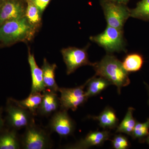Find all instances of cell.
Masks as SVG:
<instances>
[{"mask_svg": "<svg viewBox=\"0 0 149 149\" xmlns=\"http://www.w3.org/2000/svg\"><path fill=\"white\" fill-rule=\"evenodd\" d=\"M93 66L96 76L103 77L111 85H115L119 94L121 88L130 84L128 72L124 69L122 62L114 56L107 54L100 61L94 63Z\"/></svg>", "mask_w": 149, "mask_h": 149, "instance_id": "obj_1", "label": "cell"}, {"mask_svg": "<svg viewBox=\"0 0 149 149\" xmlns=\"http://www.w3.org/2000/svg\"><path fill=\"white\" fill-rule=\"evenodd\" d=\"M34 29L25 16L5 22L0 26V45L8 46L29 39Z\"/></svg>", "mask_w": 149, "mask_h": 149, "instance_id": "obj_2", "label": "cell"}, {"mask_svg": "<svg viewBox=\"0 0 149 149\" xmlns=\"http://www.w3.org/2000/svg\"><path fill=\"white\" fill-rule=\"evenodd\" d=\"M90 40L109 53L126 51L123 29L107 25L103 32L92 36Z\"/></svg>", "mask_w": 149, "mask_h": 149, "instance_id": "obj_3", "label": "cell"}, {"mask_svg": "<svg viewBox=\"0 0 149 149\" xmlns=\"http://www.w3.org/2000/svg\"><path fill=\"white\" fill-rule=\"evenodd\" d=\"M20 139L22 147L24 149H50L52 147L49 133L35 122L25 128Z\"/></svg>", "mask_w": 149, "mask_h": 149, "instance_id": "obj_4", "label": "cell"}, {"mask_svg": "<svg viewBox=\"0 0 149 149\" xmlns=\"http://www.w3.org/2000/svg\"><path fill=\"white\" fill-rule=\"evenodd\" d=\"M6 111L7 115L5 121L11 129L20 130L35 122L34 115L28 110L17 104L10 98L7 102Z\"/></svg>", "mask_w": 149, "mask_h": 149, "instance_id": "obj_5", "label": "cell"}, {"mask_svg": "<svg viewBox=\"0 0 149 149\" xmlns=\"http://www.w3.org/2000/svg\"><path fill=\"white\" fill-rule=\"evenodd\" d=\"M108 26L123 29V26L130 17V9L126 5L108 0L101 3Z\"/></svg>", "mask_w": 149, "mask_h": 149, "instance_id": "obj_6", "label": "cell"}, {"mask_svg": "<svg viewBox=\"0 0 149 149\" xmlns=\"http://www.w3.org/2000/svg\"><path fill=\"white\" fill-rule=\"evenodd\" d=\"M88 80L85 84L74 88H59L60 109L68 111L71 109L75 111L81 105L88 100L84 91V88L88 84Z\"/></svg>", "mask_w": 149, "mask_h": 149, "instance_id": "obj_7", "label": "cell"}, {"mask_svg": "<svg viewBox=\"0 0 149 149\" xmlns=\"http://www.w3.org/2000/svg\"><path fill=\"white\" fill-rule=\"evenodd\" d=\"M63 61L66 66L67 74H70L84 65L93 66L94 63L89 61L86 48L80 49L74 47L64 48L61 51Z\"/></svg>", "mask_w": 149, "mask_h": 149, "instance_id": "obj_8", "label": "cell"}, {"mask_svg": "<svg viewBox=\"0 0 149 149\" xmlns=\"http://www.w3.org/2000/svg\"><path fill=\"white\" fill-rule=\"evenodd\" d=\"M67 111L60 109L53 114L49 123V128L51 132L57 133L62 137L72 135L75 128L74 121Z\"/></svg>", "mask_w": 149, "mask_h": 149, "instance_id": "obj_9", "label": "cell"}, {"mask_svg": "<svg viewBox=\"0 0 149 149\" xmlns=\"http://www.w3.org/2000/svg\"><path fill=\"white\" fill-rule=\"evenodd\" d=\"M23 5L18 0H5L0 6V26L6 22L24 16Z\"/></svg>", "mask_w": 149, "mask_h": 149, "instance_id": "obj_10", "label": "cell"}, {"mask_svg": "<svg viewBox=\"0 0 149 149\" xmlns=\"http://www.w3.org/2000/svg\"><path fill=\"white\" fill-rule=\"evenodd\" d=\"M110 132L107 130L91 131L84 139L77 143L68 145L64 148L69 149H85L95 146H101L106 141L109 140Z\"/></svg>", "mask_w": 149, "mask_h": 149, "instance_id": "obj_11", "label": "cell"}, {"mask_svg": "<svg viewBox=\"0 0 149 149\" xmlns=\"http://www.w3.org/2000/svg\"><path fill=\"white\" fill-rule=\"evenodd\" d=\"M56 93L47 89L43 92L42 100L37 110V114L48 117L59 110L60 100Z\"/></svg>", "mask_w": 149, "mask_h": 149, "instance_id": "obj_12", "label": "cell"}, {"mask_svg": "<svg viewBox=\"0 0 149 149\" xmlns=\"http://www.w3.org/2000/svg\"><path fill=\"white\" fill-rule=\"evenodd\" d=\"M28 60L32 77L31 93H43L46 88L43 80L42 70L37 65L34 54H31L29 50L28 52Z\"/></svg>", "mask_w": 149, "mask_h": 149, "instance_id": "obj_13", "label": "cell"}, {"mask_svg": "<svg viewBox=\"0 0 149 149\" xmlns=\"http://www.w3.org/2000/svg\"><path fill=\"white\" fill-rule=\"evenodd\" d=\"M21 148V139L17 130L4 128L0 133V149H19Z\"/></svg>", "mask_w": 149, "mask_h": 149, "instance_id": "obj_14", "label": "cell"}, {"mask_svg": "<svg viewBox=\"0 0 149 149\" xmlns=\"http://www.w3.org/2000/svg\"><path fill=\"white\" fill-rule=\"evenodd\" d=\"M56 67V65L49 63L45 58L41 68L43 71V80L46 89L55 93L58 92L59 88L56 82L55 76Z\"/></svg>", "mask_w": 149, "mask_h": 149, "instance_id": "obj_15", "label": "cell"}, {"mask_svg": "<svg viewBox=\"0 0 149 149\" xmlns=\"http://www.w3.org/2000/svg\"><path fill=\"white\" fill-rule=\"evenodd\" d=\"M42 93H30L29 96L22 100H17L10 98L11 100L19 106L28 110L34 116L37 114V110L42 102L43 98Z\"/></svg>", "mask_w": 149, "mask_h": 149, "instance_id": "obj_16", "label": "cell"}, {"mask_svg": "<svg viewBox=\"0 0 149 149\" xmlns=\"http://www.w3.org/2000/svg\"><path fill=\"white\" fill-rule=\"evenodd\" d=\"M94 120H98L99 125L104 129H113L117 127L118 119L114 111L112 109L107 107L98 116L91 117Z\"/></svg>", "mask_w": 149, "mask_h": 149, "instance_id": "obj_17", "label": "cell"}, {"mask_svg": "<svg viewBox=\"0 0 149 149\" xmlns=\"http://www.w3.org/2000/svg\"><path fill=\"white\" fill-rule=\"evenodd\" d=\"M87 84V91L85 94L88 99L91 97L97 95L102 91L106 89L111 83L103 77H96V75L88 79Z\"/></svg>", "mask_w": 149, "mask_h": 149, "instance_id": "obj_18", "label": "cell"}, {"mask_svg": "<svg viewBox=\"0 0 149 149\" xmlns=\"http://www.w3.org/2000/svg\"><path fill=\"white\" fill-rule=\"evenodd\" d=\"M144 59L143 56L137 53L129 54L122 62L123 66L128 72L139 71L143 64Z\"/></svg>", "mask_w": 149, "mask_h": 149, "instance_id": "obj_19", "label": "cell"}, {"mask_svg": "<svg viewBox=\"0 0 149 149\" xmlns=\"http://www.w3.org/2000/svg\"><path fill=\"white\" fill-rule=\"evenodd\" d=\"M134 109L129 107L122 122L117 126V133H123L131 136L134 130L136 122L133 116Z\"/></svg>", "mask_w": 149, "mask_h": 149, "instance_id": "obj_20", "label": "cell"}, {"mask_svg": "<svg viewBox=\"0 0 149 149\" xmlns=\"http://www.w3.org/2000/svg\"><path fill=\"white\" fill-rule=\"evenodd\" d=\"M130 17L149 21V0H141L135 8L130 9Z\"/></svg>", "mask_w": 149, "mask_h": 149, "instance_id": "obj_21", "label": "cell"}, {"mask_svg": "<svg viewBox=\"0 0 149 149\" xmlns=\"http://www.w3.org/2000/svg\"><path fill=\"white\" fill-rule=\"evenodd\" d=\"M25 17L32 25L39 24L40 21V11L31 0H27Z\"/></svg>", "mask_w": 149, "mask_h": 149, "instance_id": "obj_22", "label": "cell"}, {"mask_svg": "<svg viewBox=\"0 0 149 149\" xmlns=\"http://www.w3.org/2000/svg\"><path fill=\"white\" fill-rule=\"evenodd\" d=\"M149 118L146 122L141 123L136 122L131 136L133 139L143 140L149 134Z\"/></svg>", "mask_w": 149, "mask_h": 149, "instance_id": "obj_23", "label": "cell"}, {"mask_svg": "<svg viewBox=\"0 0 149 149\" xmlns=\"http://www.w3.org/2000/svg\"><path fill=\"white\" fill-rule=\"evenodd\" d=\"M111 142L113 146L116 149H126L129 147L128 139L121 135L116 136Z\"/></svg>", "mask_w": 149, "mask_h": 149, "instance_id": "obj_24", "label": "cell"}, {"mask_svg": "<svg viewBox=\"0 0 149 149\" xmlns=\"http://www.w3.org/2000/svg\"><path fill=\"white\" fill-rule=\"evenodd\" d=\"M38 8L40 13H42L47 7L50 0H31Z\"/></svg>", "mask_w": 149, "mask_h": 149, "instance_id": "obj_25", "label": "cell"}, {"mask_svg": "<svg viewBox=\"0 0 149 149\" xmlns=\"http://www.w3.org/2000/svg\"><path fill=\"white\" fill-rule=\"evenodd\" d=\"M3 111V109L2 107H0V133L5 128V120L3 119L2 117Z\"/></svg>", "mask_w": 149, "mask_h": 149, "instance_id": "obj_26", "label": "cell"}, {"mask_svg": "<svg viewBox=\"0 0 149 149\" xmlns=\"http://www.w3.org/2000/svg\"><path fill=\"white\" fill-rule=\"evenodd\" d=\"M108 1H111L115 2L120 3L126 5V4L129 1V0H108Z\"/></svg>", "mask_w": 149, "mask_h": 149, "instance_id": "obj_27", "label": "cell"}, {"mask_svg": "<svg viewBox=\"0 0 149 149\" xmlns=\"http://www.w3.org/2000/svg\"><path fill=\"white\" fill-rule=\"evenodd\" d=\"M146 141L147 142V143H148V144L149 145V134L148 135V136H147V138H146Z\"/></svg>", "mask_w": 149, "mask_h": 149, "instance_id": "obj_28", "label": "cell"}, {"mask_svg": "<svg viewBox=\"0 0 149 149\" xmlns=\"http://www.w3.org/2000/svg\"><path fill=\"white\" fill-rule=\"evenodd\" d=\"M5 0H0V6H1V5L2 4V3Z\"/></svg>", "mask_w": 149, "mask_h": 149, "instance_id": "obj_29", "label": "cell"}, {"mask_svg": "<svg viewBox=\"0 0 149 149\" xmlns=\"http://www.w3.org/2000/svg\"><path fill=\"white\" fill-rule=\"evenodd\" d=\"M148 91H149V90H148Z\"/></svg>", "mask_w": 149, "mask_h": 149, "instance_id": "obj_30", "label": "cell"}]
</instances>
